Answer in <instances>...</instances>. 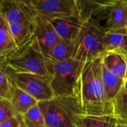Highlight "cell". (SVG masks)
I'll use <instances>...</instances> for the list:
<instances>
[{
	"label": "cell",
	"instance_id": "7a4b0ae2",
	"mask_svg": "<svg viewBox=\"0 0 127 127\" xmlns=\"http://www.w3.org/2000/svg\"><path fill=\"white\" fill-rule=\"evenodd\" d=\"M78 15L107 32L127 25L125 0H77Z\"/></svg>",
	"mask_w": 127,
	"mask_h": 127
},
{
	"label": "cell",
	"instance_id": "ba28073f",
	"mask_svg": "<svg viewBox=\"0 0 127 127\" xmlns=\"http://www.w3.org/2000/svg\"><path fill=\"white\" fill-rule=\"evenodd\" d=\"M36 13L48 19L78 15L77 0H30Z\"/></svg>",
	"mask_w": 127,
	"mask_h": 127
},
{
	"label": "cell",
	"instance_id": "8992f818",
	"mask_svg": "<svg viewBox=\"0 0 127 127\" xmlns=\"http://www.w3.org/2000/svg\"><path fill=\"white\" fill-rule=\"evenodd\" d=\"M105 33L92 22H85L73 44L72 59L85 63L102 57Z\"/></svg>",
	"mask_w": 127,
	"mask_h": 127
},
{
	"label": "cell",
	"instance_id": "d6986e66",
	"mask_svg": "<svg viewBox=\"0 0 127 127\" xmlns=\"http://www.w3.org/2000/svg\"><path fill=\"white\" fill-rule=\"evenodd\" d=\"M73 45H68L60 39L44 55L45 58L53 62H63L72 59Z\"/></svg>",
	"mask_w": 127,
	"mask_h": 127
},
{
	"label": "cell",
	"instance_id": "4dcf8cb0",
	"mask_svg": "<svg viewBox=\"0 0 127 127\" xmlns=\"http://www.w3.org/2000/svg\"><path fill=\"white\" fill-rule=\"evenodd\" d=\"M0 4H1V0H0Z\"/></svg>",
	"mask_w": 127,
	"mask_h": 127
},
{
	"label": "cell",
	"instance_id": "2e32d148",
	"mask_svg": "<svg viewBox=\"0 0 127 127\" xmlns=\"http://www.w3.org/2000/svg\"><path fill=\"white\" fill-rule=\"evenodd\" d=\"M101 61L108 69L125 80L127 71V60L125 54L106 52L101 57Z\"/></svg>",
	"mask_w": 127,
	"mask_h": 127
},
{
	"label": "cell",
	"instance_id": "ffe728a7",
	"mask_svg": "<svg viewBox=\"0 0 127 127\" xmlns=\"http://www.w3.org/2000/svg\"><path fill=\"white\" fill-rule=\"evenodd\" d=\"M112 115L119 124L127 125V89L124 87L112 100Z\"/></svg>",
	"mask_w": 127,
	"mask_h": 127
},
{
	"label": "cell",
	"instance_id": "8fae6325",
	"mask_svg": "<svg viewBox=\"0 0 127 127\" xmlns=\"http://www.w3.org/2000/svg\"><path fill=\"white\" fill-rule=\"evenodd\" d=\"M60 38L68 45H73L84 22L79 15L49 20Z\"/></svg>",
	"mask_w": 127,
	"mask_h": 127
},
{
	"label": "cell",
	"instance_id": "9a60e30c",
	"mask_svg": "<svg viewBox=\"0 0 127 127\" xmlns=\"http://www.w3.org/2000/svg\"><path fill=\"white\" fill-rule=\"evenodd\" d=\"M101 78L109 101L112 100L124 86V80L108 69L101 61Z\"/></svg>",
	"mask_w": 127,
	"mask_h": 127
},
{
	"label": "cell",
	"instance_id": "52a82bcc",
	"mask_svg": "<svg viewBox=\"0 0 127 127\" xmlns=\"http://www.w3.org/2000/svg\"><path fill=\"white\" fill-rule=\"evenodd\" d=\"M7 72L15 86L30 95L38 103L54 97L50 78L30 73H13L8 71Z\"/></svg>",
	"mask_w": 127,
	"mask_h": 127
},
{
	"label": "cell",
	"instance_id": "5b68a950",
	"mask_svg": "<svg viewBox=\"0 0 127 127\" xmlns=\"http://www.w3.org/2000/svg\"><path fill=\"white\" fill-rule=\"evenodd\" d=\"M47 64L54 97L74 96L76 83L83 63L73 59L63 62L47 59Z\"/></svg>",
	"mask_w": 127,
	"mask_h": 127
},
{
	"label": "cell",
	"instance_id": "30bf717a",
	"mask_svg": "<svg viewBox=\"0 0 127 127\" xmlns=\"http://www.w3.org/2000/svg\"><path fill=\"white\" fill-rule=\"evenodd\" d=\"M34 27V39L42 54L45 55L61 39L50 21L38 14L35 19Z\"/></svg>",
	"mask_w": 127,
	"mask_h": 127
},
{
	"label": "cell",
	"instance_id": "f546056e",
	"mask_svg": "<svg viewBox=\"0 0 127 127\" xmlns=\"http://www.w3.org/2000/svg\"><path fill=\"white\" fill-rule=\"evenodd\" d=\"M126 28H127V25H126Z\"/></svg>",
	"mask_w": 127,
	"mask_h": 127
},
{
	"label": "cell",
	"instance_id": "6da1fadb",
	"mask_svg": "<svg viewBox=\"0 0 127 127\" xmlns=\"http://www.w3.org/2000/svg\"><path fill=\"white\" fill-rule=\"evenodd\" d=\"M74 96L84 115H112V104L107 98L101 78V57L83 63Z\"/></svg>",
	"mask_w": 127,
	"mask_h": 127
},
{
	"label": "cell",
	"instance_id": "83f0119b",
	"mask_svg": "<svg viewBox=\"0 0 127 127\" xmlns=\"http://www.w3.org/2000/svg\"><path fill=\"white\" fill-rule=\"evenodd\" d=\"M21 121H22V118H21ZM21 127H25V126H24V124H23V123H22V124H21Z\"/></svg>",
	"mask_w": 127,
	"mask_h": 127
},
{
	"label": "cell",
	"instance_id": "e0dca14e",
	"mask_svg": "<svg viewBox=\"0 0 127 127\" xmlns=\"http://www.w3.org/2000/svg\"><path fill=\"white\" fill-rule=\"evenodd\" d=\"M16 48L9 24L0 13V62Z\"/></svg>",
	"mask_w": 127,
	"mask_h": 127
},
{
	"label": "cell",
	"instance_id": "5bb4252c",
	"mask_svg": "<svg viewBox=\"0 0 127 127\" xmlns=\"http://www.w3.org/2000/svg\"><path fill=\"white\" fill-rule=\"evenodd\" d=\"M9 101L17 115L20 116L25 115L31 108L38 105L37 100L23 90L18 88L13 83Z\"/></svg>",
	"mask_w": 127,
	"mask_h": 127
},
{
	"label": "cell",
	"instance_id": "f1b7e54d",
	"mask_svg": "<svg viewBox=\"0 0 127 127\" xmlns=\"http://www.w3.org/2000/svg\"><path fill=\"white\" fill-rule=\"evenodd\" d=\"M126 57H127V54H126ZM127 75H126V79H127ZM126 79H125V80H126Z\"/></svg>",
	"mask_w": 127,
	"mask_h": 127
},
{
	"label": "cell",
	"instance_id": "277c9868",
	"mask_svg": "<svg viewBox=\"0 0 127 127\" xmlns=\"http://www.w3.org/2000/svg\"><path fill=\"white\" fill-rule=\"evenodd\" d=\"M46 127H75L77 118L83 115L75 96H58L38 103Z\"/></svg>",
	"mask_w": 127,
	"mask_h": 127
},
{
	"label": "cell",
	"instance_id": "3957f363",
	"mask_svg": "<svg viewBox=\"0 0 127 127\" xmlns=\"http://www.w3.org/2000/svg\"><path fill=\"white\" fill-rule=\"evenodd\" d=\"M4 68L13 73H30L51 79L47 59L42 54L33 39L14 51L0 62Z\"/></svg>",
	"mask_w": 127,
	"mask_h": 127
},
{
	"label": "cell",
	"instance_id": "44dd1931",
	"mask_svg": "<svg viewBox=\"0 0 127 127\" xmlns=\"http://www.w3.org/2000/svg\"><path fill=\"white\" fill-rule=\"evenodd\" d=\"M20 117L25 127H46L44 118L38 105L31 108Z\"/></svg>",
	"mask_w": 127,
	"mask_h": 127
},
{
	"label": "cell",
	"instance_id": "4316f807",
	"mask_svg": "<svg viewBox=\"0 0 127 127\" xmlns=\"http://www.w3.org/2000/svg\"><path fill=\"white\" fill-rule=\"evenodd\" d=\"M127 127V125H123V124H118L117 127Z\"/></svg>",
	"mask_w": 127,
	"mask_h": 127
},
{
	"label": "cell",
	"instance_id": "ac0fdd59",
	"mask_svg": "<svg viewBox=\"0 0 127 127\" xmlns=\"http://www.w3.org/2000/svg\"><path fill=\"white\" fill-rule=\"evenodd\" d=\"M118 124L113 115L98 116L81 115L77 120L75 127H116Z\"/></svg>",
	"mask_w": 127,
	"mask_h": 127
},
{
	"label": "cell",
	"instance_id": "9c48e42d",
	"mask_svg": "<svg viewBox=\"0 0 127 127\" xmlns=\"http://www.w3.org/2000/svg\"><path fill=\"white\" fill-rule=\"evenodd\" d=\"M0 13L8 24L24 19L34 22L37 16L30 0H1Z\"/></svg>",
	"mask_w": 127,
	"mask_h": 127
},
{
	"label": "cell",
	"instance_id": "4fadbf2b",
	"mask_svg": "<svg viewBox=\"0 0 127 127\" xmlns=\"http://www.w3.org/2000/svg\"><path fill=\"white\" fill-rule=\"evenodd\" d=\"M34 22L28 19H24L9 24L10 30L17 48L25 45L33 39Z\"/></svg>",
	"mask_w": 127,
	"mask_h": 127
},
{
	"label": "cell",
	"instance_id": "7c38bea8",
	"mask_svg": "<svg viewBox=\"0 0 127 127\" xmlns=\"http://www.w3.org/2000/svg\"><path fill=\"white\" fill-rule=\"evenodd\" d=\"M105 53L117 52L127 54V30L126 27L112 30L105 33L103 36Z\"/></svg>",
	"mask_w": 127,
	"mask_h": 127
},
{
	"label": "cell",
	"instance_id": "603a6c76",
	"mask_svg": "<svg viewBox=\"0 0 127 127\" xmlns=\"http://www.w3.org/2000/svg\"><path fill=\"white\" fill-rule=\"evenodd\" d=\"M18 116L9 100L0 99V123Z\"/></svg>",
	"mask_w": 127,
	"mask_h": 127
},
{
	"label": "cell",
	"instance_id": "d4e9b609",
	"mask_svg": "<svg viewBox=\"0 0 127 127\" xmlns=\"http://www.w3.org/2000/svg\"><path fill=\"white\" fill-rule=\"evenodd\" d=\"M125 13H126V22L127 25V0H125Z\"/></svg>",
	"mask_w": 127,
	"mask_h": 127
},
{
	"label": "cell",
	"instance_id": "7402d4cb",
	"mask_svg": "<svg viewBox=\"0 0 127 127\" xmlns=\"http://www.w3.org/2000/svg\"><path fill=\"white\" fill-rule=\"evenodd\" d=\"M12 86L13 83L7 71L0 63V99L10 100Z\"/></svg>",
	"mask_w": 127,
	"mask_h": 127
},
{
	"label": "cell",
	"instance_id": "484cf974",
	"mask_svg": "<svg viewBox=\"0 0 127 127\" xmlns=\"http://www.w3.org/2000/svg\"><path fill=\"white\" fill-rule=\"evenodd\" d=\"M124 87L126 89H127V78L124 80Z\"/></svg>",
	"mask_w": 127,
	"mask_h": 127
},
{
	"label": "cell",
	"instance_id": "cb8c5ba5",
	"mask_svg": "<svg viewBox=\"0 0 127 127\" xmlns=\"http://www.w3.org/2000/svg\"><path fill=\"white\" fill-rule=\"evenodd\" d=\"M21 117L18 115L0 123V127H21Z\"/></svg>",
	"mask_w": 127,
	"mask_h": 127
}]
</instances>
